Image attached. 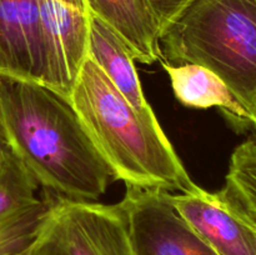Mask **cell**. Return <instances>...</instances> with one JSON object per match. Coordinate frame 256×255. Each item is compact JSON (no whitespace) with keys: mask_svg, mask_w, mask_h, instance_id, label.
<instances>
[{"mask_svg":"<svg viewBox=\"0 0 256 255\" xmlns=\"http://www.w3.org/2000/svg\"><path fill=\"white\" fill-rule=\"evenodd\" d=\"M6 145L38 185L58 198L96 202L112 180L69 98L29 80L0 76Z\"/></svg>","mask_w":256,"mask_h":255,"instance_id":"obj_1","label":"cell"},{"mask_svg":"<svg viewBox=\"0 0 256 255\" xmlns=\"http://www.w3.org/2000/svg\"><path fill=\"white\" fill-rule=\"evenodd\" d=\"M114 179L126 186L192 192L195 184L156 116L138 112L86 56L69 96Z\"/></svg>","mask_w":256,"mask_h":255,"instance_id":"obj_2","label":"cell"},{"mask_svg":"<svg viewBox=\"0 0 256 255\" xmlns=\"http://www.w3.org/2000/svg\"><path fill=\"white\" fill-rule=\"evenodd\" d=\"M160 48L172 64L215 72L256 122V0H192L162 32Z\"/></svg>","mask_w":256,"mask_h":255,"instance_id":"obj_3","label":"cell"},{"mask_svg":"<svg viewBox=\"0 0 256 255\" xmlns=\"http://www.w3.org/2000/svg\"><path fill=\"white\" fill-rule=\"evenodd\" d=\"M28 255H134L119 205L52 200Z\"/></svg>","mask_w":256,"mask_h":255,"instance_id":"obj_4","label":"cell"},{"mask_svg":"<svg viewBox=\"0 0 256 255\" xmlns=\"http://www.w3.org/2000/svg\"><path fill=\"white\" fill-rule=\"evenodd\" d=\"M118 205L134 255H219L175 209L169 192L128 186Z\"/></svg>","mask_w":256,"mask_h":255,"instance_id":"obj_5","label":"cell"},{"mask_svg":"<svg viewBox=\"0 0 256 255\" xmlns=\"http://www.w3.org/2000/svg\"><path fill=\"white\" fill-rule=\"evenodd\" d=\"M44 34L45 85L69 98L88 55L86 0H38Z\"/></svg>","mask_w":256,"mask_h":255,"instance_id":"obj_6","label":"cell"},{"mask_svg":"<svg viewBox=\"0 0 256 255\" xmlns=\"http://www.w3.org/2000/svg\"><path fill=\"white\" fill-rule=\"evenodd\" d=\"M170 202L190 226L219 255H256V224L222 192L198 188L169 192Z\"/></svg>","mask_w":256,"mask_h":255,"instance_id":"obj_7","label":"cell"},{"mask_svg":"<svg viewBox=\"0 0 256 255\" xmlns=\"http://www.w3.org/2000/svg\"><path fill=\"white\" fill-rule=\"evenodd\" d=\"M45 70L38 0H0V76L45 85Z\"/></svg>","mask_w":256,"mask_h":255,"instance_id":"obj_8","label":"cell"},{"mask_svg":"<svg viewBox=\"0 0 256 255\" xmlns=\"http://www.w3.org/2000/svg\"><path fill=\"white\" fill-rule=\"evenodd\" d=\"M160 62L169 75L175 96L185 106L218 108L239 130H250L254 126L255 119L249 110L212 70L196 64L174 65L165 59Z\"/></svg>","mask_w":256,"mask_h":255,"instance_id":"obj_9","label":"cell"},{"mask_svg":"<svg viewBox=\"0 0 256 255\" xmlns=\"http://www.w3.org/2000/svg\"><path fill=\"white\" fill-rule=\"evenodd\" d=\"M92 14L112 28L132 50L134 59L152 64L164 59L159 22L148 0H86Z\"/></svg>","mask_w":256,"mask_h":255,"instance_id":"obj_10","label":"cell"},{"mask_svg":"<svg viewBox=\"0 0 256 255\" xmlns=\"http://www.w3.org/2000/svg\"><path fill=\"white\" fill-rule=\"evenodd\" d=\"M86 56L102 69L138 112L146 116H156L142 92L132 50L112 28L92 12Z\"/></svg>","mask_w":256,"mask_h":255,"instance_id":"obj_11","label":"cell"},{"mask_svg":"<svg viewBox=\"0 0 256 255\" xmlns=\"http://www.w3.org/2000/svg\"><path fill=\"white\" fill-rule=\"evenodd\" d=\"M38 182L22 160L4 146L0 152V224L39 202Z\"/></svg>","mask_w":256,"mask_h":255,"instance_id":"obj_12","label":"cell"},{"mask_svg":"<svg viewBox=\"0 0 256 255\" xmlns=\"http://www.w3.org/2000/svg\"><path fill=\"white\" fill-rule=\"evenodd\" d=\"M222 194L256 222V146L246 140L230 158Z\"/></svg>","mask_w":256,"mask_h":255,"instance_id":"obj_13","label":"cell"},{"mask_svg":"<svg viewBox=\"0 0 256 255\" xmlns=\"http://www.w3.org/2000/svg\"><path fill=\"white\" fill-rule=\"evenodd\" d=\"M52 202L40 199L0 224V255H28Z\"/></svg>","mask_w":256,"mask_h":255,"instance_id":"obj_14","label":"cell"},{"mask_svg":"<svg viewBox=\"0 0 256 255\" xmlns=\"http://www.w3.org/2000/svg\"><path fill=\"white\" fill-rule=\"evenodd\" d=\"M158 22L162 34L176 18L184 12L192 0H148Z\"/></svg>","mask_w":256,"mask_h":255,"instance_id":"obj_15","label":"cell"},{"mask_svg":"<svg viewBox=\"0 0 256 255\" xmlns=\"http://www.w3.org/2000/svg\"><path fill=\"white\" fill-rule=\"evenodd\" d=\"M4 146H6V136H5V130L4 125H2V116H0V152Z\"/></svg>","mask_w":256,"mask_h":255,"instance_id":"obj_16","label":"cell"},{"mask_svg":"<svg viewBox=\"0 0 256 255\" xmlns=\"http://www.w3.org/2000/svg\"><path fill=\"white\" fill-rule=\"evenodd\" d=\"M248 140H249L252 144H254L256 146V122L254 124V126L250 129V135H249V138H248Z\"/></svg>","mask_w":256,"mask_h":255,"instance_id":"obj_17","label":"cell"},{"mask_svg":"<svg viewBox=\"0 0 256 255\" xmlns=\"http://www.w3.org/2000/svg\"><path fill=\"white\" fill-rule=\"evenodd\" d=\"M255 222V224H256V222Z\"/></svg>","mask_w":256,"mask_h":255,"instance_id":"obj_18","label":"cell"}]
</instances>
